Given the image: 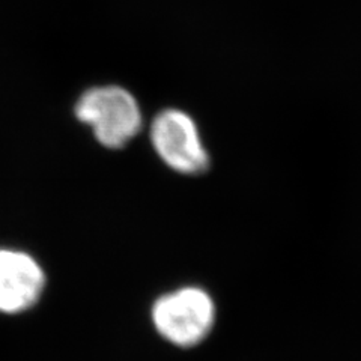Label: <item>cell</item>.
I'll list each match as a JSON object with an SVG mask.
<instances>
[{"instance_id": "cell-1", "label": "cell", "mask_w": 361, "mask_h": 361, "mask_svg": "<svg viewBox=\"0 0 361 361\" xmlns=\"http://www.w3.org/2000/svg\"><path fill=\"white\" fill-rule=\"evenodd\" d=\"M77 119L86 123L95 139L110 149H119L142 130L137 99L121 86L87 89L74 107Z\"/></svg>"}, {"instance_id": "cell-2", "label": "cell", "mask_w": 361, "mask_h": 361, "mask_svg": "<svg viewBox=\"0 0 361 361\" xmlns=\"http://www.w3.org/2000/svg\"><path fill=\"white\" fill-rule=\"evenodd\" d=\"M151 316L155 330L166 341L180 348H191L212 330L216 306L207 290L188 286L158 298Z\"/></svg>"}, {"instance_id": "cell-3", "label": "cell", "mask_w": 361, "mask_h": 361, "mask_svg": "<svg viewBox=\"0 0 361 361\" xmlns=\"http://www.w3.org/2000/svg\"><path fill=\"white\" fill-rule=\"evenodd\" d=\"M151 142L158 157L184 175L203 173L209 157L202 143L196 122L185 111L166 109L151 123Z\"/></svg>"}, {"instance_id": "cell-4", "label": "cell", "mask_w": 361, "mask_h": 361, "mask_svg": "<svg viewBox=\"0 0 361 361\" xmlns=\"http://www.w3.org/2000/svg\"><path fill=\"white\" fill-rule=\"evenodd\" d=\"M45 273L30 255L0 248V313H21L38 302Z\"/></svg>"}]
</instances>
